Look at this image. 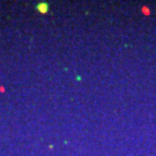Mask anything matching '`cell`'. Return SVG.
Wrapping results in <instances>:
<instances>
[{"label": "cell", "instance_id": "cell-1", "mask_svg": "<svg viewBox=\"0 0 156 156\" xmlns=\"http://www.w3.org/2000/svg\"><path fill=\"white\" fill-rule=\"evenodd\" d=\"M36 8H37V11H38L41 14H46V13L49 12V5L45 4V2H43V4H38Z\"/></svg>", "mask_w": 156, "mask_h": 156}]
</instances>
